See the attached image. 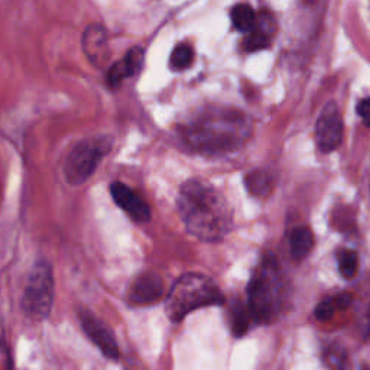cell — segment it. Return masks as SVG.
Segmentation results:
<instances>
[{
	"instance_id": "cell-12",
	"label": "cell",
	"mask_w": 370,
	"mask_h": 370,
	"mask_svg": "<svg viewBox=\"0 0 370 370\" xmlns=\"http://www.w3.org/2000/svg\"><path fill=\"white\" fill-rule=\"evenodd\" d=\"M244 185L255 197H266L273 188V175L268 170H253L244 176Z\"/></svg>"
},
{
	"instance_id": "cell-10",
	"label": "cell",
	"mask_w": 370,
	"mask_h": 370,
	"mask_svg": "<svg viewBox=\"0 0 370 370\" xmlns=\"http://www.w3.org/2000/svg\"><path fill=\"white\" fill-rule=\"evenodd\" d=\"M111 194L113 201L123 211L128 213L135 222L146 223L150 220V210L148 204L128 185L122 183H113L111 185Z\"/></svg>"
},
{
	"instance_id": "cell-20",
	"label": "cell",
	"mask_w": 370,
	"mask_h": 370,
	"mask_svg": "<svg viewBox=\"0 0 370 370\" xmlns=\"http://www.w3.org/2000/svg\"><path fill=\"white\" fill-rule=\"evenodd\" d=\"M130 77V73L128 70V67L125 64V61H119L116 64H113L111 67V70L107 73V84L111 86L112 89H116L122 84V81Z\"/></svg>"
},
{
	"instance_id": "cell-16",
	"label": "cell",
	"mask_w": 370,
	"mask_h": 370,
	"mask_svg": "<svg viewBox=\"0 0 370 370\" xmlns=\"http://www.w3.org/2000/svg\"><path fill=\"white\" fill-rule=\"evenodd\" d=\"M194 61V49L188 44H178L170 57V67L174 71H184Z\"/></svg>"
},
{
	"instance_id": "cell-19",
	"label": "cell",
	"mask_w": 370,
	"mask_h": 370,
	"mask_svg": "<svg viewBox=\"0 0 370 370\" xmlns=\"http://www.w3.org/2000/svg\"><path fill=\"white\" fill-rule=\"evenodd\" d=\"M123 61H125V64L128 67L130 77L139 74L142 71L143 62H145V51L141 47H135V48L128 51Z\"/></svg>"
},
{
	"instance_id": "cell-6",
	"label": "cell",
	"mask_w": 370,
	"mask_h": 370,
	"mask_svg": "<svg viewBox=\"0 0 370 370\" xmlns=\"http://www.w3.org/2000/svg\"><path fill=\"white\" fill-rule=\"evenodd\" d=\"M112 143L111 138L102 136V138H91L76 145L64 163L67 183L73 185L86 183L94 174L103 157L112 149Z\"/></svg>"
},
{
	"instance_id": "cell-11",
	"label": "cell",
	"mask_w": 370,
	"mask_h": 370,
	"mask_svg": "<svg viewBox=\"0 0 370 370\" xmlns=\"http://www.w3.org/2000/svg\"><path fill=\"white\" fill-rule=\"evenodd\" d=\"M83 49L94 65H102L108 58L106 28L102 25H90L83 34Z\"/></svg>"
},
{
	"instance_id": "cell-26",
	"label": "cell",
	"mask_w": 370,
	"mask_h": 370,
	"mask_svg": "<svg viewBox=\"0 0 370 370\" xmlns=\"http://www.w3.org/2000/svg\"><path fill=\"white\" fill-rule=\"evenodd\" d=\"M362 370H370V369H369V367H365V366H363V367H362Z\"/></svg>"
},
{
	"instance_id": "cell-8",
	"label": "cell",
	"mask_w": 370,
	"mask_h": 370,
	"mask_svg": "<svg viewBox=\"0 0 370 370\" xmlns=\"http://www.w3.org/2000/svg\"><path fill=\"white\" fill-rule=\"evenodd\" d=\"M78 319L83 327L87 337L94 343L95 346L100 349V351L107 356L108 359L117 360L119 359V346L115 338L113 332L108 328L106 323L87 310H80Z\"/></svg>"
},
{
	"instance_id": "cell-13",
	"label": "cell",
	"mask_w": 370,
	"mask_h": 370,
	"mask_svg": "<svg viewBox=\"0 0 370 370\" xmlns=\"http://www.w3.org/2000/svg\"><path fill=\"white\" fill-rule=\"evenodd\" d=\"M290 246H291V255L294 259L301 260L307 257L314 248L312 231L305 226L294 229L290 238Z\"/></svg>"
},
{
	"instance_id": "cell-25",
	"label": "cell",
	"mask_w": 370,
	"mask_h": 370,
	"mask_svg": "<svg viewBox=\"0 0 370 370\" xmlns=\"http://www.w3.org/2000/svg\"><path fill=\"white\" fill-rule=\"evenodd\" d=\"M334 301H336L337 308L346 310V308H349V307L351 305L353 298H351L350 294H340V295H337V297L334 298Z\"/></svg>"
},
{
	"instance_id": "cell-23",
	"label": "cell",
	"mask_w": 370,
	"mask_h": 370,
	"mask_svg": "<svg viewBox=\"0 0 370 370\" xmlns=\"http://www.w3.org/2000/svg\"><path fill=\"white\" fill-rule=\"evenodd\" d=\"M328 365L332 367L337 369V370H347V356L343 351V349H332L328 350V356H327Z\"/></svg>"
},
{
	"instance_id": "cell-24",
	"label": "cell",
	"mask_w": 370,
	"mask_h": 370,
	"mask_svg": "<svg viewBox=\"0 0 370 370\" xmlns=\"http://www.w3.org/2000/svg\"><path fill=\"white\" fill-rule=\"evenodd\" d=\"M358 115L362 117L363 123L370 128V97H366L358 104Z\"/></svg>"
},
{
	"instance_id": "cell-4",
	"label": "cell",
	"mask_w": 370,
	"mask_h": 370,
	"mask_svg": "<svg viewBox=\"0 0 370 370\" xmlns=\"http://www.w3.org/2000/svg\"><path fill=\"white\" fill-rule=\"evenodd\" d=\"M279 273L278 264L272 255L255 270L248 285V308L252 320L257 324H269L278 312L279 304Z\"/></svg>"
},
{
	"instance_id": "cell-7",
	"label": "cell",
	"mask_w": 370,
	"mask_h": 370,
	"mask_svg": "<svg viewBox=\"0 0 370 370\" xmlns=\"http://www.w3.org/2000/svg\"><path fill=\"white\" fill-rule=\"evenodd\" d=\"M315 141L324 154L336 150L343 141V119L334 102L327 103L315 125Z\"/></svg>"
},
{
	"instance_id": "cell-22",
	"label": "cell",
	"mask_w": 370,
	"mask_h": 370,
	"mask_svg": "<svg viewBox=\"0 0 370 370\" xmlns=\"http://www.w3.org/2000/svg\"><path fill=\"white\" fill-rule=\"evenodd\" d=\"M336 301L328 298V299H324L321 301V303L317 305V308H315V319L320 320V321H328L333 319V315L336 312Z\"/></svg>"
},
{
	"instance_id": "cell-14",
	"label": "cell",
	"mask_w": 370,
	"mask_h": 370,
	"mask_svg": "<svg viewBox=\"0 0 370 370\" xmlns=\"http://www.w3.org/2000/svg\"><path fill=\"white\" fill-rule=\"evenodd\" d=\"M231 23L240 32H252L256 28L257 15L248 3H239L230 12Z\"/></svg>"
},
{
	"instance_id": "cell-17",
	"label": "cell",
	"mask_w": 370,
	"mask_h": 370,
	"mask_svg": "<svg viewBox=\"0 0 370 370\" xmlns=\"http://www.w3.org/2000/svg\"><path fill=\"white\" fill-rule=\"evenodd\" d=\"M338 270L346 279H351L356 277L359 270V256L354 251L343 249L337 255Z\"/></svg>"
},
{
	"instance_id": "cell-5",
	"label": "cell",
	"mask_w": 370,
	"mask_h": 370,
	"mask_svg": "<svg viewBox=\"0 0 370 370\" xmlns=\"http://www.w3.org/2000/svg\"><path fill=\"white\" fill-rule=\"evenodd\" d=\"M54 288L52 268L45 260H41L32 268L22 297V308L30 319L41 321L48 317L56 292Z\"/></svg>"
},
{
	"instance_id": "cell-1",
	"label": "cell",
	"mask_w": 370,
	"mask_h": 370,
	"mask_svg": "<svg viewBox=\"0 0 370 370\" xmlns=\"http://www.w3.org/2000/svg\"><path fill=\"white\" fill-rule=\"evenodd\" d=\"M176 207L191 235L204 242H220L233 224L226 197L210 183L193 178L183 184Z\"/></svg>"
},
{
	"instance_id": "cell-9",
	"label": "cell",
	"mask_w": 370,
	"mask_h": 370,
	"mask_svg": "<svg viewBox=\"0 0 370 370\" xmlns=\"http://www.w3.org/2000/svg\"><path fill=\"white\" fill-rule=\"evenodd\" d=\"M163 294V281L155 272H145L135 279L128 292V304L148 307L157 304Z\"/></svg>"
},
{
	"instance_id": "cell-15",
	"label": "cell",
	"mask_w": 370,
	"mask_h": 370,
	"mask_svg": "<svg viewBox=\"0 0 370 370\" xmlns=\"http://www.w3.org/2000/svg\"><path fill=\"white\" fill-rule=\"evenodd\" d=\"M252 315L248 308V304L243 303H236L230 307V325L231 332L236 337H243L248 333L251 327Z\"/></svg>"
},
{
	"instance_id": "cell-2",
	"label": "cell",
	"mask_w": 370,
	"mask_h": 370,
	"mask_svg": "<svg viewBox=\"0 0 370 370\" xmlns=\"http://www.w3.org/2000/svg\"><path fill=\"white\" fill-rule=\"evenodd\" d=\"M251 135V119L236 108L224 107L207 108L181 129L184 143L194 152L205 155L235 152Z\"/></svg>"
},
{
	"instance_id": "cell-3",
	"label": "cell",
	"mask_w": 370,
	"mask_h": 370,
	"mask_svg": "<svg viewBox=\"0 0 370 370\" xmlns=\"http://www.w3.org/2000/svg\"><path fill=\"white\" fill-rule=\"evenodd\" d=\"M222 304H224V295L214 281L191 272L178 278L171 286L165 298V311L172 323H180L194 310Z\"/></svg>"
},
{
	"instance_id": "cell-21",
	"label": "cell",
	"mask_w": 370,
	"mask_h": 370,
	"mask_svg": "<svg viewBox=\"0 0 370 370\" xmlns=\"http://www.w3.org/2000/svg\"><path fill=\"white\" fill-rule=\"evenodd\" d=\"M277 28H278V25H277L275 16H273L269 10H260V12L257 13L256 30L262 31V32H265L266 35L272 36L273 34H275Z\"/></svg>"
},
{
	"instance_id": "cell-18",
	"label": "cell",
	"mask_w": 370,
	"mask_h": 370,
	"mask_svg": "<svg viewBox=\"0 0 370 370\" xmlns=\"http://www.w3.org/2000/svg\"><path fill=\"white\" fill-rule=\"evenodd\" d=\"M269 45H270V36L256 28L246 35L242 41V49L244 52H256L268 48Z\"/></svg>"
}]
</instances>
